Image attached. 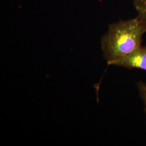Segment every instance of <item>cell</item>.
Returning <instances> with one entry per match:
<instances>
[{"label":"cell","instance_id":"1","mask_svg":"<svg viewBox=\"0 0 146 146\" xmlns=\"http://www.w3.org/2000/svg\"><path fill=\"white\" fill-rule=\"evenodd\" d=\"M146 28L137 16L110 24L101 40L103 58L108 64L123 58L142 46Z\"/></svg>","mask_w":146,"mask_h":146},{"label":"cell","instance_id":"2","mask_svg":"<svg viewBox=\"0 0 146 146\" xmlns=\"http://www.w3.org/2000/svg\"><path fill=\"white\" fill-rule=\"evenodd\" d=\"M111 65L146 71V45L141 46L129 55L115 61Z\"/></svg>","mask_w":146,"mask_h":146},{"label":"cell","instance_id":"3","mask_svg":"<svg viewBox=\"0 0 146 146\" xmlns=\"http://www.w3.org/2000/svg\"><path fill=\"white\" fill-rule=\"evenodd\" d=\"M137 16L143 22L146 28V0H133Z\"/></svg>","mask_w":146,"mask_h":146},{"label":"cell","instance_id":"4","mask_svg":"<svg viewBox=\"0 0 146 146\" xmlns=\"http://www.w3.org/2000/svg\"><path fill=\"white\" fill-rule=\"evenodd\" d=\"M136 86L139 96L144 105V111L146 115V82L139 81L137 82Z\"/></svg>","mask_w":146,"mask_h":146}]
</instances>
